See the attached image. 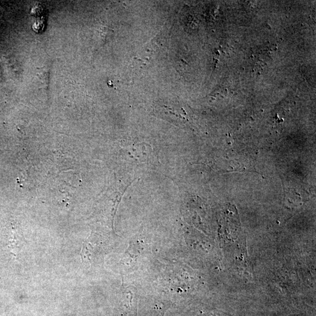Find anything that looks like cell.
Returning <instances> with one entry per match:
<instances>
[]
</instances>
